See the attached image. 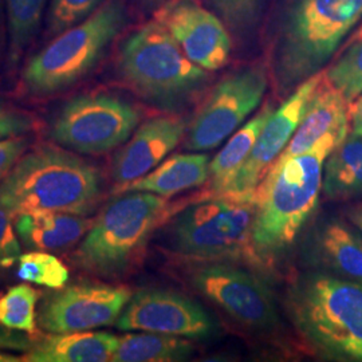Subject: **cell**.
<instances>
[{"instance_id":"cell-1","label":"cell","mask_w":362,"mask_h":362,"mask_svg":"<svg viewBox=\"0 0 362 362\" xmlns=\"http://www.w3.org/2000/svg\"><path fill=\"white\" fill-rule=\"evenodd\" d=\"M348 137L329 133L309 151L272 165L255 189L251 250L262 258L281 255L291 246L317 208L322 192L325 161Z\"/></svg>"},{"instance_id":"cell-2","label":"cell","mask_w":362,"mask_h":362,"mask_svg":"<svg viewBox=\"0 0 362 362\" xmlns=\"http://www.w3.org/2000/svg\"><path fill=\"white\" fill-rule=\"evenodd\" d=\"M100 194L98 170L52 145L22 156L0 181V206L13 215L49 209L82 216L94 208Z\"/></svg>"},{"instance_id":"cell-3","label":"cell","mask_w":362,"mask_h":362,"mask_svg":"<svg viewBox=\"0 0 362 362\" xmlns=\"http://www.w3.org/2000/svg\"><path fill=\"white\" fill-rule=\"evenodd\" d=\"M287 306L298 333L332 360L362 361V285L326 272L299 276Z\"/></svg>"},{"instance_id":"cell-4","label":"cell","mask_w":362,"mask_h":362,"mask_svg":"<svg viewBox=\"0 0 362 362\" xmlns=\"http://www.w3.org/2000/svg\"><path fill=\"white\" fill-rule=\"evenodd\" d=\"M362 19V0H293L286 11L274 73L281 91L315 76Z\"/></svg>"},{"instance_id":"cell-5","label":"cell","mask_w":362,"mask_h":362,"mask_svg":"<svg viewBox=\"0 0 362 362\" xmlns=\"http://www.w3.org/2000/svg\"><path fill=\"white\" fill-rule=\"evenodd\" d=\"M117 70L137 95L169 110L189 103L208 81L207 70L194 64L156 21L137 28L122 42Z\"/></svg>"},{"instance_id":"cell-6","label":"cell","mask_w":362,"mask_h":362,"mask_svg":"<svg viewBox=\"0 0 362 362\" xmlns=\"http://www.w3.org/2000/svg\"><path fill=\"white\" fill-rule=\"evenodd\" d=\"M160 194L121 192L100 212L78 248L77 263L103 278L124 274L139 258L156 228L168 212Z\"/></svg>"},{"instance_id":"cell-7","label":"cell","mask_w":362,"mask_h":362,"mask_svg":"<svg viewBox=\"0 0 362 362\" xmlns=\"http://www.w3.org/2000/svg\"><path fill=\"white\" fill-rule=\"evenodd\" d=\"M127 22L124 0L104 1L89 18L58 34L28 61L23 70L26 90L50 95L74 85L98 64Z\"/></svg>"},{"instance_id":"cell-8","label":"cell","mask_w":362,"mask_h":362,"mask_svg":"<svg viewBox=\"0 0 362 362\" xmlns=\"http://www.w3.org/2000/svg\"><path fill=\"white\" fill-rule=\"evenodd\" d=\"M255 196L226 194L185 208L170 226V242L181 257L223 259L251 247Z\"/></svg>"},{"instance_id":"cell-9","label":"cell","mask_w":362,"mask_h":362,"mask_svg":"<svg viewBox=\"0 0 362 362\" xmlns=\"http://www.w3.org/2000/svg\"><path fill=\"white\" fill-rule=\"evenodd\" d=\"M140 117L133 105L118 97L83 94L62 106L52 122V137L79 153H105L129 139Z\"/></svg>"},{"instance_id":"cell-10","label":"cell","mask_w":362,"mask_h":362,"mask_svg":"<svg viewBox=\"0 0 362 362\" xmlns=\"http://www.w3.org/2000/svg\"><path fill=\"white\" fill-rule=\"evenodd\" d=\"M266 89L267 74L262 66H247L223 78L196 113L187 149L204 152L219 146L258 107Z\"/></svg>"},{"instance_id":"cell-11","label":"cell","mask_w":362,"mask_h":362,"mask_svg":"<svg viewBox=\"0 0 362 362\" xmlns=\"http://www.w3.org/2000/svg\"><path fill=\"white\" fill-rule=\"evenodd\" d=\"M192 285L250 329L270 330L278 324L272 290L252 272L227 264H211L194 272Z\"/></svg>"},{"instance_id":"cell-12","label":"cell","mask_w":362,"mask_h":362,"mask_svg":"<svg viewBox=\"0 0 362 362\" xmlns=\"http://www.w3.org/2000/svg\"><path fill=\"white\" fill-rule=\"evenodd\" d=\"M132 296L127 286L85 282L64 287L45 300L38 322L52 334L110 326L116 324Z\"/></svg>"},{"instance_id":"cell-13","label":"cell","mask_w":362,"mask_h":362,"mask_svg":"<svg viewBox=\"0 0 362 362\" xmlns=\"http://www.w3.org/2000/svg\"><path fill=\"white\" fill-rule=\"evenodd\" d=\"M122 332H149L182 338H207L215 324L200 305L180 294L146 288L133 294L117 320Z\"/></svg>"},{"instance_id":"cell-14","label":"cell","mask_w":362,"mask_h":362,"mask_svg":"<svg viewBox=\"0 0 362 362\" xmlns=\"http://www.w3.org/2000/svg\"><path fill=\"white\" fill-rule=\"evenodd\" d=\"M155 21L202 69L215 71L228 62L231 37L219 18L197 0H169L155 13Z\"/></svg>"},{"instance_id":"cell-15","label":"cell","mask_w":362,"mask_h":362,"mask_svg":"<svg viewBox=\"0 0 362 362\" xmlns=\"http://www.w3.org/2000/svg\"><path fill=\"white\" fill-rule=\"evenodd\" d=\"M322 79L321 73L306 79L284 104L272 112L246 163L238 170L223 194H255L259 181L267 175L296 133L308 103Z\"/></svg>"},{"instance_id":"cell-16","label":"cell","mask_w":362,"mask_h":362,"mask_svg":"<svg viewBox=\"0 0 362 362\" xmlns=\"http://www.w3.org/2000/svg\"><path fill=\"white\" fill-rule=\"evenodd\" d=\"M184 130L185 125L177 117H155L145 121L134 132L129 143L115 156L112 176L117 189L160 165L180 143Z\"/></svg>"},{"instance_id":"cell-17","label":"cell","mask_w":362,"mask_h":362,"mask_svg":"<svg viewBox=\"0 0 362 362\" xmlns=\"http://www.w3.org/2000/svg\"><path fill=\"white\" fill-rule=\"evenodd\" d=\"M349 124L346 98L324 78L313 93L296 133L274 165L305 153L329 133H348Z\"/></svg>"},{"instance_id":"cell-18","label":"cell","mask_w":362,"mask_h":362,"mask_svg":"<svg viewBox=\"0 0 362 362\" xmlns=\"http://www.w3.org/2000/svg\"><path fill=\"white\" fill-rule=\"evenodd\" d=\"M93 221L81 215L49 209L18 214L15 231L23 245L39 251H65L88 233Z\"/></svg>"},{"instance_id":"cell-19","label":"cell","mask_w":362,"mask_h":362,"mask_svg":"<svg viewBox=\"0 0 362 362\" xmlns=\"http://www.w3.org/2000/svg\"><path fill=\"white\" fill-rule=\"evenodd\" d=\"M119 338L106 332H73L43 338L33 345L21 361H112Z\"/></svg>"},{"instance_id":"cell-20","label":"cell","mask_w":362,"mask_h":362,"mask_svg":"<svg viewBox=\"0 0 362 362\" xmlns=\"http://www.w3.org/2000/svg\"><path fill=\"white\" fill-rule=\"evenodd\" d=\"M209 177V157L189 153L169 157L148 175L117 189V194L141 191L169 197L203 185Z\"/></svg>"},{"instance_id":"cell-21","label":"cell","mask_w":362,"mask_h":362,"mask_svg":"<svg viewBox=\"0 0 362 362\" xmlns=\"http://www.w3.org/2000/svg\"><path fill=\"white\" fill-rule=\"evenodd\" d=\"M314 251L327 270L362 285V238L346 223H324L315 233Z\"/></svg>"},{"instance_id":"cell-22","label":"cell","mask_w":362,"mask_h":362,"mask_svg":"<svg viewBox=\"0 0 362 362\" xmlns=\"http://www.w3.org/2000/svg\"><path fill=\"white\" fill-rule=\"evenodd\" d=\"M322 192L332 200L362 196V137H346L327 156Z\"/></svg>"},{"instance_id":"cell-23","label":"cell","mask_w":362,"mask_h":362,"mask_svg":"<svg viewBox=\"0 0 362 362\" xmlns=\"http://www.w3.org/2000/svg\"><path fill=\"white\" fill-rule=\"evenodd\" d=\"M274 107L270 103L263 106L257 116L251 118L240 129L235 132L228 143L209 163L211 185L219 194H224L238 170L246 163L266 121L272 116Z\"/></svg>"},{"instance_id":"cell-24","label":"cell","mask_w":362,"mask_h":362,"mask_svg":"<svg viewBox=\"0 0 362 362\" xmlns=\"http://www.w3.org/2000/svg\"><path fill=\"white\" fill-rule=\"evenodd\" d=\"M192 353V344L182 337L143 332L119 338L115 362L182 361Z\"/></svg>"},{"instance_id":"cell-25","label":"cell","mask_w":362,"mask_h":362,"mask_svg":"<svg viewBox=\"0 0 362 362\" xmlns=\"http://www.w3.org/2000/svg\"><path fill=\"white\" fill-rule=\"evenodd\" d=\"M47 0H6L8 26V66H15L38 34Z\"/></svg>"},{"instance_id":"cell-26","label":"cell","mask_w":362,"mask_h":362,"mask_svg":"<svg viewBox=\"0 0 362 362\" xmlns=\"http://www.w3.org/2000/svg\"><path fill=\"white\" fill-rule=\"evenodd\" d=\"M39 293L28 285L11 287L0 297V325L18 332H37Z\"/></svg>"},{"instance_id":"cell-27","label":"cell","mask_w":362,"mask_h":362,"mask_svg":"<svg viewBox=\"0 0 362 362\" xmlns=\"http://www.w3.org/2000/svg\"><path fill=\"white\" fill-rule=\"evenodd\" d=\"M18 276L25 282L59 290L65 287L70 274L57 257L45 251H33L18 259Z\"/></svg>"},{"instance_id":"cell-28","label":"cell","mask_w":362,"mask_h":362,"mask_svg":"<svg viewBox=\"0 0 362 362\" xmlns=\"http://www.w3.org/2000/svg\"><path fill=\"white\" fill-rule=\"evenodd\" d=\"M326 81L334 86L348 103L361 94L362 40L353 43L326 71Z\"/></svg>"},{"instance_id":"cell-29","label":"cell","mask_w":362,"mask_h":362,"mask_svg":"<svg viewBox=\"0 0 362 362\" xmlns=\"http://www.w3.org/2000/svg\"><path fill=\"white\" fill-rule=\"evenodd\" d=\"M104 0H52L47 13V33L58 35L89 18Z\"/></svg>"},{"instance_id":"cell-30","label":"cell","mask_w":362,"mask_h":362,"mask_svg":"<svg viewBox=\"0 0 362 362\" xmlns=\"http://www.w3.org/2000/svg\"><path fill=\"white\" fill-rule=\"evenodd\" d=\"M212 3L230 26L243 30L257 21L260 0H212Z\"/></svg>"},{"instance_id":"cell-31","label":"cell","mask_w":362,"mask_h":362,"mask_svg":"<svg viewBox=\"0 0 362 362\" xmlns=\"http://www.w3.org/2000/svg\"><path fill=\"white\" fill-rule=\"evenodd\" d=\"M11 216L13 214L0 206V270L13 266L22 255Z\"/></svg>"},{"instance_id":"cell-32","label":"cell","mask_w":362,"mask_h":362,"mask_svg":"<svg viewBox=\"0 0 362 362\" xmlns=\"http://www.w3.org/2000/svg\"><path fill=\"white\" fill-rule=\"evenodd\" d=\"M33 127L30 117L0 105V140L18 137Z\"/></svg>"},{"instance_id":"cell-33","label":"cell","mask_w":362,"mask_h":362,"mask_svg":"<svg viewBox=\"0 0 362 362\" xmlns=\"http://www.w3.org/2000/svg\"><path fill=\"white\" fill-rule=\"evenodd\" d=\"M28 140L23 137H11L0 140V181L13 169L18 160L26 152Z\"/></svg>"},{"instance_id":"cell-34","label":"cell","mask_w":362,"mask_h":362,"mask_svg":"<svg viewBox=\"0 0 362 362\" xmlns=\"http://www.w3.org/2000/svg\"><path fill=\"white\" fill-rule=\"evenodd\" d=\"M349 121L351 136L362 137V93L350 104Z\"/></svg>"},{"instance_id":"cell-35","label":"cell","mask_w":362,"mask_h":362,"mask_svg":"<svg viewBox=\"0 0 362 362\" xmlns=\"http://www.w3.org/2000/svg\"><path fill=\"white\" fill-rule=\"evenodd\" d=\"M349 219L351 220V223L360 230V233H362V204L361 206H357V207L350 209Z\"/></svg>"},{"instance_id":"cell-36","label":"cell","mask_w":362,"mask_h":362,"mask_svg":"<svg viewBox=\"0 0 362 362\" xmlns=\"http://www.w3.org/2000/svg\"><path fill=\"white\" fill-rule=\"evenodd\" d=\"M21 361L19 358H13L11 356H4V354H0V362H15Z\"/></svg>"},{"instance_id":"cell-37","label":"cell","mask_w":362,"mask_h":362,"mask_svg":"<svg viewBox=\"0 0 362 362\" xmlns=\"http://www.w3.org/2000/svg\"><path fill=\"white\" fill-rule=\"evenodd\" d=\"M0 57H1V45H0Z\"/></svg>"}]
</instances>
